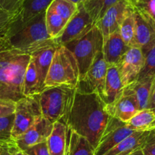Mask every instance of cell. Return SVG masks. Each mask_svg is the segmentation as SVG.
I'll list each match as a JSON object with an SVG mask.
<instances>
[{
	"label": "cell",
	"instance_id": "7bdbcfd3",
	"mask_svg": "<svg viewBox=\"0 0 155 155\" xmlns=\"http://www.w3.org/2000/svg\"><path fill=\"white\" fill-rule=\"evenodd\" d=\"M128 155H132V153H130V154H128Z\"/></svg>",
	"mask_w": 155,
	"mask_h": 155
},
{
	"label": "cell",
	"instance_id": "ab89813d",
	"mask_svg": "<svg viewBox=\"0 0 155 155\" xmlns=\"http://www.w3.org/2000/svg\"><path fill=\"white\" fill-rule=\"evenodd\" d=\"M0 155H11L8 150V143L0 144Z\"/></svg>",
	"mask_w": 155,
	"mask_h": 155
},
{
	"label": "cell",
	"instance_id": "6da1fadb",
	"mask_svg": "<svg viewBox=\"0 0 155 155\" xmlns=\"http://www.w3.org/2000/svg\"><path fill=\"white\" fill-rule=\"evenodd\" d=\"M111 117L99 94L77 90L66 126L87 138L95 149Z\"/></svg>",
	"mask_w": 155,
	"mask_h": 155
},
{
	"label": "cell",
	"instance_id": "836d02e7",
	"mask_svg": "<svg viewBox=\"0 0 155 155\" xmlns=\"http://www.w3.org/2000/svg\"><path fill=\"white\" fill-rule=\"evenodd\" d=\"M15 107L16 102L0 100V118L14 114L15 111Z\"/></svg>",
	"mask_w": 155,
	"mask_h": 155
},
{
	"label": "cell",
	"instance_id": "f1b7e54d",
	"mask_svg": "<svg viewBox=\"0 0 155 155\" xmlns=\"http://www.w3.org/2000/svg\"><path fill=\"white\" fill-rule=\"evenodd\" d=\"M141 50L144 54V64L136 81L155 77V41L148 47Z\"/></svg>",
	"mask_w": 155,
	"mask_h": 155
},
{
	"label": "cell",
	"instance_id": "ac0fdd59",
	"mask_svg": "<svg viewBox=\"0 0 155 155\" xmlns=\"http://www.w3.org/2000/svg\"><path fill=\"white\" fill-rule=\"evenodd\" d=\"M59 47L56 43L39 48L32 54V59L35 64L38 74L39 81L42 91L44 90V82L47 73L50 69L56 48Z\"/></svg>",
	"mask_w": 155,
	"mask_h": 155
},
{
	"label": "cell",
	"instance_id": "7c38bea8",
	"mask_svg": "<svg viewBox=\"0 0 155 155\" xmlns=\"http://www.w3.org/2000/svg\"><path fill=\"white\" fill-rule=\"evenodd\" d=\"M107 109L111 116L128 123L139 111L138 100L132 87L129 85L125 87L121 96Z\"/></svg>",
	"mask_w": 155,
	"mask_h": 155
},
{
	"label": "cell",
	"instance_id": "d6986e66",
	"mask_svg": "<svg viewBox=\"0 0 155 155\" xmlns=\"http://www.w3.org/2000/svg\"><path fill=\"white\" fill-rule=\"evenodd\" d=\"M151 131H135L104 155H128L141 149L148 139Z\"/></svg>",
	"mask_w": 155,
	"mask_h": 155
},
{
	"label": "cell",
	"instance_id": "e0dca14e",
	"mask_svg": "<svg viewBox=\"0 0 155 155\" xmlns=\"http://www.w3.org/2000/svg\"><path fill=\"white\" fill-rule=\"evenodd\" d=\"M129 48L130 47L122 38L120 31L104 38L103 54L108 65H117Z\"/></svg>",
	"mask_w": 155,
	"mask_h": 155
},
{
	"label": "cell",
	"instance_id": "ffe728a7",
	"mask_svg": "<svg viewBox=\"0 0 155 155\" xmlns=\"http://www.w3.org/2000/svg\"><path fill=\"white\" fill-rule=\"evenodd\" d=\"M67 142V126L62 122H55L47 140L50 155H65Z\"/></svg>",
	"mask_w": 155,
	"mask_h": 155
},
{
	"label": "cell",
	"instance_id": "d590c367",
	"mask_svg": "<svg viewBox=\"0 0 155 155\" xmlns=\"http://www.w3.org/2000/svg\"><path fill=\"white\" fill-rule=\"evenodd\" d=\"M144 155H155V130L151 131L148 139L141 147Z\"/></svg>",
	"mask_w": 155,
	"mask_h": 155
},
{
	"label": "cell",
	"instance_id": "7402d4cb",
	"mask_svg": "<svg viewBox=\"0 0 155 155\" xmlns=\"http://www.w3.org/2000/svg\"><path fill=\"white\" fill-rule=\"evenodd\" d=\"M94 150L87 138L67 127L65 155H94Z\"/></svg>",
	"mask_w": 155,
	"mask_h": 155
},
{
	"label": "cell",
	"instance_id": "f546056e",
	"mask_svg": "<svg viewBox=\"0 0 155 155\" xmlns=\"http://www.w3.org/2000/svg\"><path fill=\"white\" fill-rule=\"evenodd\" d=\"M48 8L68 21L78 10V5L70 0H53Z\"/></svg>",
	"mask_w": 155,
	"mask_h": 155
},
{
	"label": "cell",
	"instance_id": "4dcf8cb0",
	"mask_svg": "<svg viewBox=\"0 0 155 155\" xmlns=\"http://www.w3.org/2000/svg\"><path fill=\"white\" fill-rule=\"evenodd\" d=\"M135 11L155 22V0H128Z\"/></svg>",
	"mask_w": 155,
	"mask_h": 155
},
{
	"label": "cell",
	"instance_id": "d4e9b609",
	"mask_svg": "<svg viewBox=\"0 0 155 155\" xmlns=\"http://www.w3.org/2000/svg\"><path fill=\"white\" fill-rule=\"evenodd\" d=\"M154 78H145V79L141 80V81H135L129 84V86L135 92V94L138 100L139 110L147 109L151 86Z\"/></svg>",
	"mask_w": 155,
	"mask_h": 155
},
{
	"label": "cell",
	"instance_id": "2e32d148",
	"mask_svg": "<svg viewBox=\"0 0 155 155\" xmlns=\"http://www.w3.org/2000/svg\"><path fill=\"white\" fill-rule=\"evenodd\" d=\"M124 87L116 65H108L104 91L101 96L107 107L113 104L121 96Z\"/></svg>",
	"mask_w": 155,
	"mask_h": 155
},
{
	"label": "cell",
	"instance_id": "5bb4252c",
	"mask_svg": "<svg viewBox=\"0 0 155 155\" xmlns=\"http://www.w3.org/2000/svg\"><path fill=\"white\" fill-rule=\"evenodd\" d=\"M53 128V123L42 116L15 141L21 149L25 150L31 146L47 141Z\"/></svg>",
	"mask_w": 155,
	"mask_h": 155
},
{
	"label": "cell",
	"instance_id": "1f68e13d",
	"mask_svg": "<svg viewBox=\"0 0 155 155\" xmlns=\"http://www.w3.org/2000/svg\"><path fill=\"white\" fill-rule=\"evenodd\" d=\"M14 120L15 113L0 118V144H5L14 141L12 138V130Z\"/></svg>",
	"mask_w": 155,
	"mask_h": 155
},
{
	"label": "cell",
	"instance_id": "8fae6325",
	"mask_svg": "<svg viewBox=\"0 0 155 155\" xmlns=\"http://www.w3.org/2000/svg\"><path fill=\"white\" fill-rule=\"evenodd\" d=\"M144 64V57L141 48L132 46L116 65L125 87L136 81Z\"/></svg>",
	"mask_w": 155,
	"mask_h": 155
},
{
	"label": "cell",
	"instance_id": "cb8c5ba5",
	"mask_svg": "<svg viewBox=\"0 0 155 155\" xmlns=\"http://www.w3.org/2000/svg\"><path fill=\"white\" fill-rule=\"evenodd\" d=\"M42 91L37 68L32 58L27 67L23 83V94L25 97L40 94Z\"/></svg>",
	"mask_w": 155,
	"mask_h": 155
},
{
	"label": "cell",
	"instance_id": "f35d334b",
	"mask_svg": "<svg viewBox=\"0 0 155 155\" xmlns=\"http://www.w3.org/2000/svg\"><path fill=\"white\" fill-rule=\"evenodd\" d=\"M147 109H150V110L155 111V78L151 86V90H150V97H149L148 105H147Z\"/></svg>",
	"mask_w": 155,
	"mask_h": 155
},
{
	"label": "cell",
	"instance_id": "d6a6232c",
	"mask_svg": "<svg viewBox=\"0 0 155 155\" xmlns=\"http://www.w3.org/2000/svg\"><path fill=\"white\" fill-rule=\"evenodd\" d=\"M24 0H0V12H5L14 17L20 9Z\"/></svg>",
	"mask_w": 155,
	"mask_h": 155
},
{
	"label": "cell",
	"instance_id": "b9f144b4",
	"mask_svg": "<svg viewBox=\"0 0 155 155\" xmlns=\"http://www.w3.org/2000/svg\"><path fill=\"white\" fill-rule=\"evenodd\" d=\"M71 2H74V4H76V5H79V4H81L83 3V2H84V0H70Z\"/></svg>",
	"mask_w": 155,
	"mask_h": 155
},
{
	"label": "cell",
	"instance_id": "e575fe53",
	"mask_svg": "<svg viewBox=\"0 0 155 155\" xmlns=\"http://www.w3.org/2000/svg\"><path fill=\"white\" fill-rule=\"evenodd\" d=\"M25 150L28 155H50L47 141L31 146Z\"/></svg>",
	"mask_w": 155,
	"mask_h": 155
},
{
	"label": "cell",
	"instance_id": "30bf717a",
	"mask_svg": "<svg viewBox=\"0 0 155 155\" xmlns=\"http://www.w3.org/2000/svg\"><path fill=\"white\" fill-rule=\"evenodd\" d=\"M135 131L129 129L126 123L112 116L109 121L99 144L94 150V155H104Z\"/></svg>",
	"mask_w": 155,
	"mask_h": 155
},
{
	"label": "cell",
	"instance_id": "4fadbf2b",
	"mask_svg": "<svg viewBox=\"0 0 155 155\" xmlns=\"http://www.w3.org/2000/svg\"><path fill=\"white\" fill-rule=\"evenodd\" d=\"M129 7L128 0H120L110 7L102 18L95 24L104 38L120 31V25Z\"/></svg>",
	"mask_w": 155,
	"mask_h": 155
},
{
	"label": "cell",
	"instance_id": "9a60e30c",
	"mask_svg": "<svg viewBox=\"0 0 155 155\" xmlns=\"http://www.w3.org/2000/svg\"><path fill=\"white\" fill-rule=\"evenodd\" d=\"M134 14L135 20V32L131 47L135 46L144 50L155 41V22L135 10Z\"/></svg>",
	"mask_w": 155,
	"mask_h": 155
},
{
	"label": "cell",
	"instance_id": "52a82bcc",
	"mask_svg": "<svg viewBox=\"0 0 155 155\" xmlns=\"http://www.w3.org/2000/svg\"><path fill=\"white\" fill-rule=\"evenodd\" d=\"M40 94L24 97L16 102L12 138L15 141L41 117Z\"/></svg>",
	"mask_w": 155,
	"mask_h": 155
},
{
	"label": "cell",
	"instance_id": "3957f363",
	"mask_svg": "<svg viewBox=\"0 0 155 155\" xmlns=\"http://www.w3.org/2000/svg\"><path fill=\"white\" fill-rule=\"evenodd\" d=\"M47 11V10H46ZM46 11L24 23L12 21L5 38L13 47L22 50H37L54 44L46 28Z\"/></svg>",
	"mask_w": 155,
	"mask_h": 155
},
{
	"label": "cell",
	"instance_id": "603a6c76",
	"mask_svg": "<svg viewBox=\"0 0 155 155\" xmlns=\"http://www.w3.org/2000/svg\"><path fill=\"white\" fill-rule=\"evenodd\" d=\"M126 124L134 131L155 130V111L150 109L139 110Z\"/></svg>",
	"mask_w": 155,
	"mask_h": 155
},
{
	"label": "cell",
	"instance_id": "8d00e7d4",
	"mask_svg": "<svg viewBox=\"0 0 155 155\" xmlns=\"http://www.w3.org/2000/svg\"><path fill=\"white\" fill-rule=\"evenodd\" d=\"M12 16L5 12H0V37H5Z\"/></svg>",
	"mask_w": 155,
	"mask_h": 155
},
{
	"label": "cell",
	"instance_id": "74e56055",
	"mask_svg": "<svg viewBox=\"0 0 155 155\" xmlns=\"http://www.w3.org/2000/svg\"><path fill=\"white\" fill-rule=\"evenodd\" d=\"M8 150L11 155H28L26 151L21 149L15 141H12L8 143Z\"/></svg>",
	"mask_w": 155,
	"mask_h": 155
},
{
	"label": "cell",
	"instance_id": "4316f807",
	"mask_svg": "<svg viewBox=\"0 0 155 155\" xmlns=\"http://www.w3.org/2000/svg\"><path fill=\"white\" fill-rule=\"evenodd\" d=\"M45 21L47 33L51 39H56L59 37L68 22L50 8H47L46 11Z\"/></svg>",
	"mask_w": 155,
	"mask_h": 155
},
{
	"label": "cell",
	"instance_id": "60d3db41",
	"mask_svg": "<svg viewBox=\"0 0 155 155\" xmlns=\"http://www.w3.org/2000/svg\"><path fill=\"white\" fill-rule=\"evenodd\" d=\"M132 155H144V153L142 152L141 149H138V150H135L132 153Z\"/></svg>",
	"mask_w": 155,
	"mask_h": 155
},
{
	"label": "cell",
	"instance_id": "83f0119b",
	"mask_svg": "<svg viewBox=\"0 0 155 155\" xmlns=\"http://www.w3.org/2000/svg\"><path fill=\"white\" fill-rule=\"evenodd\" d=\"M120 33L122 38L127 45L132 46V41L135 37V14L132 7L129 4V9L126 12V16L122 21L120 28Z\"/></svg>",
	"mask_w": 155,
	"mask_h": 155
},
{
	"label": "cell",
	"instance_id": "9c48e42d",
	"mask_svg": "<svg viewBox=\"0 0 155 155\" xmlns=\"http://www.w3.org/2000/svg\"><path fill=\"white\" fill-rule=\"evenodd\" d=\"M108 64L101 51L84 78L79 80L77 90L84 93H97L101 97L104 91Z\"/></svg>",
	"mask_w": 155,
	"mask_h": 155
},
{
	"label": "cell",
	"instance_id": "44dd1931",
	"mask_svg": "<svg viewBox=\"0 0 155 155\" xmlns=\"http://www.w3.org/2000/svg\"><path fill=\"white\" fill-rule=\"evenodd\" d=\"M53 0H24L17 14L12 17V21L24 23L33 18L40 13L46 11Z\"/></svg>",
	"mask_w": 155,
	"mask_h": 155
},
{
	"label": "cell",
	"instance_id": "484cf974",
	"mask_svg": "<svg viewBox=\"0 0 155 155\" xmlns=\"http://www.w3.org/2000/svg\"><path fill=\"white\" fill-rule=\"evenodd\" d=\"M119 1L120 0H84L82 4L96 24L106 12Z\"/></svg>",
	"mask_w": 155,
	"mask_h": 155
},
{
	"label": "cell",
	"instance_id": "7a4b0ae2",
	"mask_svg": "<svg viewBox=\"0 0 155 155\" xmlns=\"http://www.w3.org/2000/svg\"><path fill=\"white\" fill-rule=\"evenodd\" d=\"M37 50L16 49L5 37H0V100L17 102L25 97V71L31 56Z\"/></svg>",
	"mask_w": 155,
	"mask_h": 155
},
{
	"label": "cell",
	"instance_id": "8992f818",
	"mask_svg": "<svg viewBox=\"0 0 155 155\" xmlns=\"http://www.w3.org/2000/svg\"><path fill=\"white\" fill-rule=\"evenodd\" d=\"M64 46L67 47L75 57L79 68L80 79H81L91 66L98 53L103 51L104 37L101 31L95 25L81 38L71 41Z\"/></svg>",
	"mask_w": 155,
	"mask_h": 155
},
{
	"label": "cell",
	"instance_id": "277c9868",
	"mask_svg": "<svg viewBox=\"0 0 155 155\" xmlns=\"http://www.w3.org/2000/svg\"><path fill=\"white\" fill-rule=\"evenodd\" d=\"M77 87L59 85L45 88L40 94V105L43 116L53 123L62 122L66 125Z\"/></svg>",
	"mask_w": 155,
	"mask_h": 155
},
{
	"label": "cell",
	"instance_id": "5b68a950",
	"mask_svg": "<svg viewBox=\"0 0 155 155\" xmlns=\"http://www.w3.org/2000/svg\"><path fill=\"white\" fill-rule=\"evenodd\" d=\"M79 79V68L74 56L65 46H59L47 73L44 89L63 84L77 87Z\"/></svg>",
	"mask_w": 155,
	"mask_h": 155
},
{
	"label": "cell",
	"instance_id": "ba28073f",
	"mask_svg": "<svg viewBox=\"0 0 155 155\" xmlns=\"http://www.w3.org/2000/svg\"><path fill=\"white\" fill-rule=\"evenodd\" d=\"M94 26V21L86 11L83 4H79L77 12L68 21L60 36L53 40L58 46H64L81 38Z\"/></svg>",
	"mask_w": 155,
	"mask_h": 155
}]
</instances>
